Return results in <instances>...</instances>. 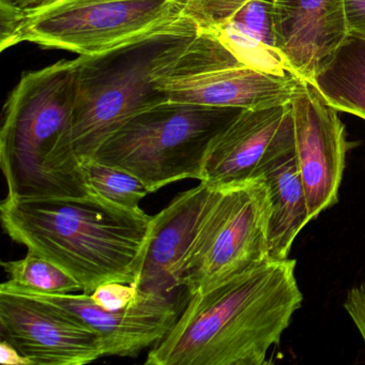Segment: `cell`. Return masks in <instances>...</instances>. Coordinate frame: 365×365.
<instances>
[{"label":"cell","instance_id":"obj_1","mask_svg":"<svg viewBox=\"0 0 365 365\" xmlns=\"http://www.w3.org/2000/svg\"><path fill=\"white\" fill-rule=\"evenodd\" d=\"M297 262L268 259L190 297L147 365H262L277 345L303 296Z\"/></svg>","mask_w":365,"mask_h":365},{"label":"cell","instance_id":"obj_2","mask_svg":"<svg viewBox=\"0 0 365 365\" xmlns=\"http://www.w3.org/2000/svg\"><path fill=\"white\" fill-rule=\"evenodd\" d=\"M0 219L8 236L52 262L91 294L110 282L135 286L153 217L91 192L83 197H6Z\"/></svg>","mask_w":365,"mask_h":365},{"label":"cell","instance_id":"obj_3","mask_svg":"<svg viewBox=\"0 0 365 365\" xmlns=\"http://www.w3.org/2000/svg\"><path fill=\"white\" fill-rule=\"evenodd\" d=\"M78 63L27 72L10 93L0 131L8 197H83L91 193L73 144Z\"/></svg>","mask_w":365,"mask_h":365},{"label":"cell","instance_id":"obj_4","mask_svg":"<svg viewBox=\"0 0 365 365\" xmlns=\"http://www.w3.org/2000/svg\"><path fill=\"white\" fill-rule=\"evenodd\" d=\"M197 31L195 23L183 14L123 46L76 58L72 136L82 163L128 120L168 101L158 88V76Z\"/></svg>","mask_w":365,"mask_h":365},{"label":"cell","instance_id":"obj_5","mask_svg":"<svg viewBox=\"0 0 365 365\" xmlns=\"http://www.w3.org/2000/svg\"><path fill=\"white\" fill-rule=\"evenodd\" d=\"M240 110L166 101L128 120L91 159L135 175L150 193L200 180L211 142Z\"/></svg>","mask_w":365,"mask_h":365},{"label":"cell","instance_id":"obj_6","mask_svg":"<svg viewBox=\"0 0 365 365\" xmlns=\"http://www.w3.org/2000/svg\"><path fill=\"white\" fill-rule=\"evenodd\" d=\"M183 16L182 0H58L1 26V51L22 42L93 56Z\"/></svg>","mask_w":365,"mask_h":365},{"label":"cell","instance_id":"obj_7","mask_svg":"<svg viewBox=\"0 0 365 365\" xmlns=\"http://www.w3.org/2000/svg\"><path fill=\"white\" fill-rule=\"evenodd\" d=\"M270 209L262 177L215 189L181 264L179 281L189 298L270 259Z\"/></svg>","mask_w":365,"mask_h":365},{"label":"cell","instance_id":"obj_8","mask_svg":"<svg viewBox=\"0 0 365 365\" xmlns=\"http://www.w3.org/2000/svg\"><path fill=\"white\" fill-rule=\"evenodd\" d=\"M299 80L245 65L215 34L198 29L157 83L168 101L257 110L289 103Z\"/></svg>","mask_w":365,"mask_h":365},{"label":"cell","instance_id":"obj_9","mask_svg":"<svg viewBox=\"0 0 365 365\" xmlns=\"http://www.w3.org/2000/svg\"><path fill=\"white\" fill-rule=\"evenodd\" d=\"M290 108L294 153L312 221L339 200L347 153L345 125L311 81L299 80Z\"/></svg>","mask_w":365,"mask_h":365},{"label":"cell","instance_id":"obj_10","mask_svg":"<svg viewBox=\"0 0 365 365\" xmlns=\"http://www.w3.org/2000/svg\"><path fill=\"white\" fill-rule=\"evenodd\" d=\"M0 334L33 365H85L104 356L97 333L56 307L0 289Z\"/></svg>","mask_w":365,"mask_h":365},{"label":"cell","instance_id":"obj_11","mask_svg":"<svg viewBox=\"0 0 365 365\" xmlns=\"http://www.w3.org/2000/svg\"><path fill=\"white\" fill-rule=\"evenodd\" d=\"M0 289L24 294L56 307L97 333L104 356H133L161 341L179 317L176 301L140 292L134 304L119 311H106L91 294H44L7 281Z\"/></svg>","mask_w":365,"mask_h":365},{"label":"cell","instance_id":"obj_12","mask_svg":"<svg viewBox=\"0 0 365 365\" xmlns=\"http://www.w3.org/2000/svg\"><path fill=\"white\" fill-rule=\"evenodd\" d=\"M294 144L290 102L241 110L211 142L200 181L215 189L247 182L259 177L267 162Z\"/></svg>","mask_w":365,"mask_h":365},{"label":"cell","instance_id":"obj_13","mask_svg":"<svg viewBox=\"0 0 365 365\" xmlns=\"http://www.w3.org/2000/svg\"><path fill=\"white\" fill-rule=\"evenodd\" d=\"M277 48L292 73L313 81L349 31L345 0H273Z\"/></svg>","mask_w":365,"mask_h":365},{"label":"cell","instance_id":"obj_14","mask_svg":"<svg viewBox=\"0 0 365 365\" xmlns=\"http://www.w3.org/2000/svg\"><path fill=\"white\" fill-rule=\"evenodd\" d=\"M215 189L206 183L177 195L153 217V230L135 287L142 294L176 301L181 264ZM177 302V301H176Z\"/></svg>","mask_w":365,"mask_h":365},{"label":"cell","instance_id":"obj_15","mask_svg":"<svg viewBox=\"0 0 365 365\" xmlns=\"http://www.w3.org/2000/svg\"><path fill=\"white\" fill-rule=\"evenodd\" d=\"M264 178L270 198L268 247L270 259L289 258L294 239L309 223L304 187L297 164L294 144L267 162Z\"/></svg>","mask_w":365,"mask_h":365},{"label":"cell","instance_id":"obj_16","mask_svg":"<svg viewBox=\"0 0 365 365\" xmlns=\"http://www.w3.org/2000/svg\"><path fill=\"white\" fill-rule=\"evenodd\" d=\"M273 6V0H249L230 18L204 31L215 34L249 67L294 76L277 48Z\"/></svg>","mask_w":365,"mask_h":365},{"label":"cell","instance_id":"obj_17","mask_svg":"<svg viewBox=\"0 0 365 365\" xmlns=\"http://www.w3.org/2000/svg\"><path fill=\"white\" fill-rule=\"evenodd\" d=\"M312 82L335 110L365 120V39L349 34Z\"/></svg>","mask_w":365,"mask_h":365},{"label":"cell","instance_id":"obj_18","mask_svg":"<svg viewBox=\"0 0 365 365\" xmlns=\"http://www.w3.org/2000/svg\"><path fill=\"white\" fill-rule=\"evenodd\" d=\"M83 168L91 192L125 208L140 210V200L150 194L140 178L123 168L93 159L83 162Z\"/></svg>","mask_w":365,"mask_h":365},{"label":"cell","instance_id":"obj_19","mask_svg":"<svg viewBox=\"0 0 365 365\" xmlns=\"http://www.w3.org/2000/svg\"><path fill=\"white\" fill-rule=\"evenodd\" d=\"M4 269L10 281L29 289L44 294H74L82 286L71 275L50 260L33 252L22 259L4 262Z\"/></svg>","mask_w":365,"mask_h":365},{"label":"cell","instance_id":"obj_20","mask_svg":"<svg viewBox=\"0 0 365 365\" xmlns=\"http://www.w3.org/2000/svg\"><path fill=\"white\" fill-rule=\"evenodd\" d=\"M249 0H182L183 14L200 29H210L230 18Z\"/></svg>","mask_w":365,"mask_h":365},{"label":"cell","instance_id":"obj_21","mask_svg":"<svg viewBox=\"0 0 365 365\" xmlns=\"http://www.w3.org/2000/svg\"><path fill=\"white\" fill-rule=\"evenodd\" d=\"M91 297L93 302L102 309L119 311L134 304L140 298V292L132 284L110 282L100 285Z\"/></svg>","mask_w":365,"mask_h":365},{"label":"cell","instance_id":"obj_22","mask_svg":"<svg viewBox=\"0 0 365 365\" xmlns=\"http://www.w3.org/2000/svg\"><path fill=\"white\" fill-rule=\"evenodd\" d=\"M56 1L58 0H0L1 26L11 24L18 19L48 7Z\"/></svg>","mask_w":365,"mask_h":365},{"label":"cell","instance_id":"obj_23","mask_svg":"<svg viewBox=\"0 0 365 365\" xmlns=\"http://www.w3.org/2000/svg\"><path fill=\"white\" fill-rule=\"evenodd\" d=\"M344 307L354 320L365 344V281L347 292Z\"/></svg>","mask_w":365,"mask_h":365},{"label":"cell","instance_id":"obj_24","mask_svg":"<svg viewBox=\"0 0 365 365\" xmlns=\"http://www.w3.org/2000/svg\"><path fill=\"white\" fill-rule=\"evenodd\" d=\"M345 12L349 34L365 39V0H345Z\"/></svg>","mask_w":365,"mask_h":365},{"label":"cell","instance_id":"obj_25","mask_svg":"<svg viewBox=\"0 0 365 365\" xmlns=\"http://www.w3.org/2000/svg\"><path fill=\"white\" fill-rule=\"evenodd\" d=\"M0 363L6 365H33L14 345L4 339L0 343Z\"/></svg>","mask_w":365,"mask_h":365}]
</instances>
